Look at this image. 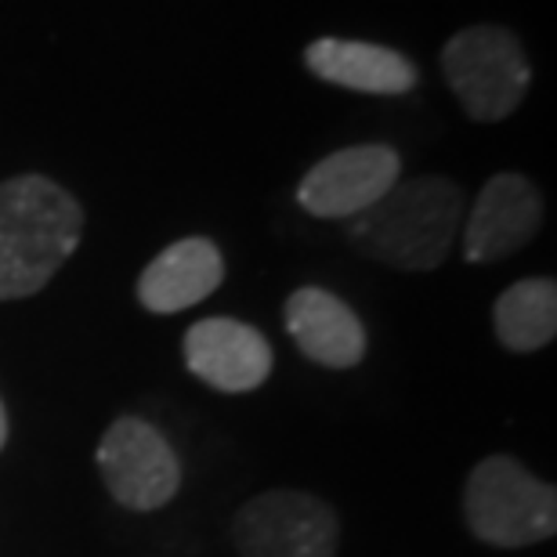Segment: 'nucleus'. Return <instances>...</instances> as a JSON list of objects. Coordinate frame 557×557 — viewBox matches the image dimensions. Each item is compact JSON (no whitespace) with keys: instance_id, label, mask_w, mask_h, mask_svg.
<instances>
[{"instance_id":"f8f14e48","label":"nucleus","mask_w":557,"mask_h":557,"mask_svg":"<svg viewBox=\"0 0 557 557\" xmlns=\"http://www.w3.org/2000/svg\"><path fill=\"white\" fill-rule=\"evenodd\" d=\"M308 70L326 84L359 95H406L417 87V65L403 51L366 40H315L305 51Z\"/></svg>"},{"instance_id":"f03ea898","label":"nucleus","mask_w":557,"mask_h":557,"mask_svg":"<svg viewBox=\"0 0 557 557\" xmlns=\"http://www.w3.org/2000/svg\"><path fill=\"white\" fill-rule=\"evenodd\" d=\"M463 221V193L449 177L398 182L348 221V239L366 258L403 272H431L449 258Z\"/></svg>"},{"instance_id":"9b49d317","label":"nucleus","mask_w":557,"mask_h":557,"mask_svg":"<svg viewBox=\"0 0 557 557\" xmlns=\"http://www.w3.org/2000/svg\"><path fill=\"white\" fill-rule=\"evenodd\" d=\"M221 283H225L221 250L203 236H188L149 261L138 278V300L156 315H174L207 300Z\"/></svg>"},{"instance_id":"1a4fd4ad","label":"nucleus","mask_w":557,"mask_h":557,"mask_svg":"<svg viewBox=\"0 0 557 557\" xmlns=\"http://www.w3.org/2000/svg\"><path fill=\"white\" fill-rule=\"evenodd\" d=\"M272 344L239 319H203L185 333V366L214 392H258L272 373Z\"/></svg>"},{"instance_id":"4468645a","label":"nucleus","mask_w":557,"mask_h":557,"mask_svg":"<svg viewBox=\"0 0 557 557\" xmlns=\"http://www.w3.org/2000/svg\"><path fill=\"white\" fill-rule=\"evenodd\" d=\"M8 442V413H4V403H0V449H4Z\"/></svg>"},{"instance_id":"ddd939ff","label":"nucleus","mask_w":557,"mask_h":557,"mask_svg":"<svg viewBox=\"0 0 557 557\" xmlns=\"http://www.w3.org/2000/svg\"><path fill=\"white\" fill-rule=\"evenodd\" d=\"M496 337L507 351L529 355L547 348L557 333V286L554 278H521L507 286L493 308Z\"/></svg>"},{"instance_id":"f257e3e1","label":"nucleus","mask_w":557,"mask_h":557,"mask_svg":"<svg viewBox=\"0 0 557 557\" xmlns=\"http://www.w3.org/2000/svg\"><path fill=\"white\" fill-rule=\"evenodd\" d=\"M84 236L81 203L44 174L0 182V300H22L51 283Z\"/></svg>"},{"instance_id":"39448f33","label":"nucleus","mask_w":557,"mask_h":557,"mask_svg":"<svg viewBox=\"0 0 557 557\" xmlns=\"http://www.w3.org/2000/svg\"><path fill=\"white\" fill-rule=\"evenodd\" d=\"M239 557H337L341 518L326 499L300 488H272L232 518Z\"/></svg>"},{"instance_id":"423d86ee","label":"nucleus","mask_w":557,"mask_h":557,"mask_svg":"<svg viewBox=\"0 0 557 557\" xmlns=\"http://www.w3.org/2000/svg\"><path fill=\"white\" fill-rule=\"evenodd\" d=\"M98 474L109 496L127 510H160L182 488V463L160 428L141 417H120L98 442Z\"/></svg>"},{"instance_id":"20e7f679","label":"nucleus","mask_w":557,"mask_h":557,"mask_svg":"<svg viewBox=\"0 0 557 557\" xmlns=\"http://www.w3.org/2000/svg\"><path fill=\"white\" fill-rule=\"evenodd\" d=\"M442 70L467 116L478 124L507 120L525 102L532 84L529 59L518 37L499 26H471L445 44Z\"/></svg>"},{"instance_id":"6e6552de","label":"nucleus","mask_w":557,"mask_h":557,"mask_svg":"<svg viewBox=\"0 0 557 557\" xmlns=\"http://www.w3.org/2000/svg\"><path fill=\"white\" fill-rule=\"evenodd\" d=\"M543 225V196L525 174H496L478 193L463 225V258L488 264L529 247Z\"/></svg>"},{"instance_id":"0eeeda50","label":"nucleus","mask_w":557,"mask_h":557,"mask_svg":"<svg viewBox=\"0 0 557 557\" xmlns=\"http://www.w3.org/2000/svg\"><path fill=\"white\" fill-rule=\"evenodd\" d=\"M403 174V160L392 145H351L330 152L300 177L297 203L311 218H355L370 210Z\"/></svg>"},{"instance_id":"9d476101","label":"nucleus","mask_w":557,"mask_h":557,"mask_svg":"<svg viewBox=\"0 0 557 557\" xmlns=\"http://www.w3.org/2000/svg\"><path fill=\"white\" fill-rule=\"evenodd\" d=\"M286 330L300 355L326 370H351L366 355V330L359 315L337 294L322 286H300L286 300Z\"/></svg>"},{"instance_id":"7ed1b4c3","label":"nucleus","mask_w":557,"mask_h":557,"mask_svg":"<svg viewBox=\"0 0 557 557\" xmlns=\"http://www.w3.org/2000/svg\"><path fill=\"white\" fill-rule=\"evenodd\" d=\"M463 521L488 547H532L557 532V488L532 478L515 456H485L463 485Z\"/></svg>"}]
</instances>
